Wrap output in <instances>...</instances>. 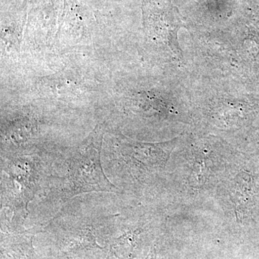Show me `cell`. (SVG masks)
Wrapping results in <instances>:
<instances>
[{
    "label": "cell",
    "mask_w": 259,
    "mask_h": 259,
    "mask_svg": "<svg viewBox=\"0 0 259 259\" xmlns=\"http://www.w3.org/2000/svg\"><path fill=\"white\" fill-rule=\"evenodd\" d=\"M104 132L97 125L68 158L64 201L90 192L118 193L119 190L108 180L102 168L101 149Z\"/></svg>",
    "instance_id": "cell-2"
},
{
    "label": "cell",
    "mask_w": 259,
    "mask_h": 259,
    "mask_svg": "<svg viewBox=\"0 0 259 259\" xmlns=\"http://www.w3.org/2000/svg\"><path fill=\"white\" fill-rule=\"evenodd\" d=\"M254 184L249 174L242 171L232 181L230 197L238 218L246 216L253 205Z\"/></svg>",
    "instance_id": "cell-5"
},
{
    "label": "cell",
    "mask_w": 259,
    "mask_h": 259,
    "mask_svg": "<svg viewBox=\"0 0 259 259\" xmlns=\"http://www.w3.org/2000/svg\"><path fill=\"white\" fill-rule=\"evenodd\" d=\"M139 233V230L130 231L116 238L110 246L112 253L118 259H131Z\"/></svg>",
    "instance_id": "cell-6"
},
{
    "label": "cell",
    "mask_w": 259,
    "mask_h": 259,
    "mask_svg": "<svg viewBox=\"0 0 259 259\" xmlns=\"http://www.w3.org/2000/svg\"><path fill=\"white\" fill-rule=\"evenodd\" d=\"M120 161L136 173L157 171L166 165L175 141L164 143H142L123 137L119 138Z\"/></svg>",
    "instance_id": "cell-3"
},
{
    "label": "cell",
    "mask_w": 259,
    "mask_h": 259,
    "mask_svg": "<svg viewBox=\"0 0 259 259\" xmlns=\"http://www.w3.org/2000/svg\"><path fill=\"white\" fill-rule=\"evenodd\" d=\"M146 26H152L159 32L160 38L173 52L182 56V51L178 41L179 30L182 26L180 13L173 5L167 3L163 6L146 7L145 10Z\"/></svg>",
    "instance_id": "cell-4"
},
{
    "label": "cell",
    "mask_w": 259,
    "mask_h": 259,
    "mask_svg": "<svg viewBox=\"0 0 259 259\" xmlns=\"http://www.w3.org/2000/svg\"><path fill=\"white\" fill-rule=\"evenodd\" d=\"M2 207L11 213L10 221L22 223L28 204L47 178L48 168L37 156L19 154L2 159Z\"/></svg>",
    "instance_id": "cell-1"
},
{
    "label": "cell",
    "mask_w": 259,
    "mask_h": 259,
    "mask_svg": "<svg viewBox=\"0 0 259 259\" xmlns=\"http://www.w3.org/2000/svg\"><path fill=\"white\" fill-rule=\"evenodd\" d=\"M257 144L259 145V132L258 134V139H257Z\"/></svg>",
    "instance_id": "cell-7"
}]
</instances>
